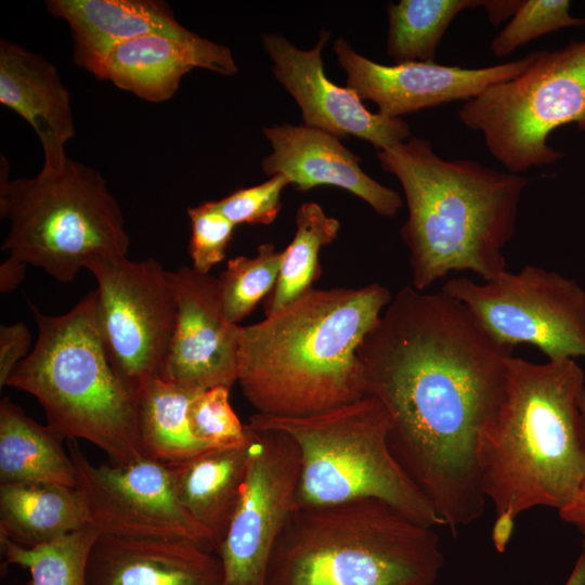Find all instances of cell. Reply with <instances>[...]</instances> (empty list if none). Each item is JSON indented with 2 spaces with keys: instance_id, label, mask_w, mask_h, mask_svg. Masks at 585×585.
Listing matches in <instances>:
<instances>
[{
  "instance_id": "obj_17",
  "label": "cell",
  "mask_w": 585,
  "mask_h": 585,
  "mask_svg": "<svg viewBox=\"0 0 585 585\" xmlns=\"http://www.w3.org/2000/svg\"><path fill=\"white\" fill-rule=\"evenodd\" d=\"M263 132L272 146L262 160L265 174H283L299 191L321 185L347 190L384 217H394L402 208L399 193L367 176L360 157L334 134L306 125H274Z\"/></svg>"
},
{
  "instance_id": "obj_39",
  "label": "cell",
  "mask_w": 585,
  "mask_h": 585,
  "mask_svg": "<svg viewBox=\"0 0 585 585\" xmlns=\"http://www.w3.org/2000/svg\"><path fill=\"white\" fill-rule=\"evenodd\" d=\"M564 585H585V540L580 555Z\"/></svg>"
},
{
  "instance_id": "obj_34",
  "label": "cell",
  "mask_w": 585,
  "mask_h": 585,
  "mask_svg": "<svg viewBox=\"0 0 585 585\" xmlns=\"http://www.w3.org/2000/svg\"><path fill=\"white\" fill-rule=\"evenodd\" d=\"M31 336L22 322L0 327V387L5 384L17 365L29 354Z\"/></svg>"
},
{
  "instance_id": "obj_19",
  "label": "cell",
  "mask_w": 585,
  "mask_h": 585,
  "mask_svg": "<svg viewBox=\"0 0 585 585\" xmlns=\"http://www.w3.org/2000/svg\"><path fill=\"white\" fill-rule=\"evenodd\" d=\"M219 557L192 542L99 535L86 585H221Z\"/></svg>"
},
{
  "instance_id": "obj_37",
  "label": "cell",
  "mask_w": 585,
  "mask_h": 585,
  "mask_svg": "<svg viewBox=\"0 0 585 585\" xmlns=\"http://www.w3.org/2000/svg\"><path fill=\"white\" fill-rule=\"evenodd\" d=\"M516 518L503 512L495 515L491 540L497 552L504 554L512 536Z\"/></svg>"
},
{
  "instance_id": "obj_10",
  "label": "cell",
  "mask_w": 585,
  "mask_h": 585,
  "mask_svg": "<svg viewBox=\"0 0 585 585\" xmlns=\"http://www.w3.org/2000/svg\"><path fill=\"white\" fill-rule=\"evenodd\" d=\"M441 290L503 344L533 346L548 361L585 358V289L572 278L526 264L489 281L455 277Z\"/></svg>"
},
{
  "instance_id": "obj_35",
  "label": "cell",
  "mask_w": 585,
  "mask_h": 585,
  "mask_svg": "<svg viewBox=\"0 0 585 585\" xmlns=\"http://www.w3.org/2000/svg\"><path fill=\"white\" fill-rule=\"evenodd\" d=\"M580 405L585 421V388L581 394ZM558 514L562 521L573 525L585 536V473L574 498Z\"/></svg>"
},
{
  "instance_id": "obj_14",
  "label": "cell",
  "mask_w": 585,
  "mask_h": 585,
  "mask_svg": "<svg viewBox=\"0 0 585 585\" xmlns=\"http://www.w3.org/2000/svg\"><path fill=\"white\" fill-rule=\"evenodd\" d=\"M177 314L159 377L193 392L237 381L240 325L224 315L218 278L192 266L168 271Z\"/></svg>"
},
{
  "instance_id": "obj_9",
  "label": "cell",
  "mask_w": 585,
  "mask_h": 585,
  "mask_svg": "<svg viewBox=\"0 0 585 585\" xmlns=\"http://www.w3.org/2000/svg\"><path fill=\"white\" fill-rule=\"evenodd\" d=\"M458 117L508 172L558 161L563 154L548 145L549 134L569 123L585 130V40L536 51L523 73L466 101Z\"/></svg>"
},
{
  "instance_id": "obj_30",
  "label": "cell",
  "mask_w": 585,
  "mask_h": 585,
  "mask_svg": "<svg viewBox=\"0 0 585 585\" xmlns=\"http://www.w3.org/2000/svg\"><path fill=\"white\" fill-rule=\"evenodd\" d=\"M569 0H522L518 11L491 41L496 56H506L546 34L585 25V18L570 14Z\"/></svg>"
},
{
  "instance_id": "obj_22",
  "label": "cell",
  "mask_w": 585,
  "mask_h": 585,
  "mask_svg": "<svg viewBox=\"0 0 585 585\" xmlns=\"http://www.w3.org/2000/svg\"><path fill=\"white\" fill-rule=\"evenodd\" d=\"M249 452L248 430L243 443L208 447L183 463L169 466L178 500L211 536L214 554L238 504Z\"/></svg>"
},
{
  "instance_id": "obj_15",
  "label": "cell",
  "mask_w": 585,
  "mask_h": 585,
  "mask_svg": "<svg viewBox=\"0 0 585 585\" xmlns=\"http://www.w3.org/2000/svg\"><path fill=\"white\" fill-rule=\"evenodd\" d=\"M334 51L347 73V87L391 118L454 101L466 102L493 84L519 76L536 56L534 51L511 62L464 68L434 62L379 64L356 53L344 38L336 40Z\"/></svg>"
},
{
  "instance_id": "obj_4",
  "label": "cell",
  "mask_w": 585,
  "mask_h": 585,
  "mask_svg": "<svg viewBox=\"0 0 585 585\" xmlns=\"http://www.w3.org/2000/svg\"><path fill=\"white\" fill-rule=\"evenodd\" d=\"M585 375L573 359L510 356L499 404L478 446L481 489L495 515L560 511L585 473Z\"/></svg>"
},
{
  "instance_id": "obj_25",
  "label": "cell",
  "mask_w": 585,
  "mask_h": 585,
  "mask_svg": "<svg viewBox=\"0 0 585 585\" xmlns=\"http://www.w3.org/2000/svg\"><path fill=\"white\" fill-rule=\"evenodd\" d=\"M197 393L160 377L136 391L139 435L146 457L173 466L210 447L193 435L188 424V407Z\"/></svg>"
},
{
  "instance_id": "obj_12",
  "label": "cell",
  "mask_w": 585,
  "mask_h": 585,
  "mask_svg": "<svg viewBox=\"0 0 585 585\" xmlns=\"http://www.w3.org/2000/svg\"><path fill=\"white\" fill-rule=\"evenodd\" d=\"M249 464L242 494L216 551L221 585H264L274 546L296 509L299 454L284 432L246 424Z\"/></svg>"
},
{
  "instance_id": "obj_27",
  "label": "cell",
  "mask_w": 585,
  "mask_h": 585,
  "mask_svg": "<svg viewBox=\"0 0 585 585\" xmlns=\"http://www.w3.org/2000/svg\"><path fill=\"white\" fill-rule=\"evenodd\" d=\"M480 0H401L388 3L387 53L394 64L434 62L452 21Z\"/></svg>"
},
{
  "instance_id": "obj_8",
  "label": "cell",
  "mask_w": 585,
  "mask_h": 585,
  "mask_svg": "<svg viewBox=\"0 0 585 585\" xmlns=\"http://www.w3.org/2000/svg\"><path fill=\"white\" fill-rule=\"evenodd\" d=\"M0 216L10 224L2 250L62 283L129 250L122 212L105 179L70 158L31 178L10 180L1 168Z\"/></svg>"
},
{
  "instance_id": "obj_2",
  "label": "cell",
  "mask_w": 585,
  "mask_h": 585,
  "mask_svg": "<svg viewBox=\"0 0 585 585\" xmlns=\"http://www.w3.org/2000/svg\"><path fill=\"white\" fill-rule=\"evenodd\" d=\"M389 289L312 288L240 326L237 382L259 414L297 417L365 395L356 352L390 303Z\"/></svg>"
},
{
  "instance_id": "obj_21",
  "label": "cell",
  "mask_w": 585,
  "mask_h": 585,
  "mask_svg": "<svg viewBox=\"0 0 585 585\" xmlns=\"http://www.w3.org/2000/svg\"><path fill=\"white\" fill-rule=\"evenodd\" d=\"M46 6L69 25L73 60L92 75L109 51L128 40L151 34L176 38L195 34L159 0H49Z\"/></svg>"
},
{
  "instance_id": "obj_38",
  "label": "cell",
  "mask_w": 585,
  "mask_h": 585,
  "mask_svg": "<svg viewBox=\"0 0 585 585\" xmlns=\"http://www.w3.org/2000/svg\"><path fill=\"white\" fill-rule=\"evenodd\" d=\"M521 3L522 0H484L481 6L484 8L490 23L497 26L512 17Z\"/></svg>"
},
{
  "instance_id": "obj_23",
  "label": "cell",
  "mask_w": 585,
  "mask_h": 585,
  "mask_svg": "<svg viewBox=\"0 0 585 585\" xmlns=\"http://www.w3.org/2000/svg\"><path fill=\"white\" fill-rule=\"evenodd\" d=\"M90 524L77 487L48 483H0V537L27 548Z\"/></svg>"
},
{
  "instance_id": "obj_13",
  "label": "cell",
  "mask_w": 585,
  "mask_h": 585,
  "mask_svg": "<svg viewBox=\"0 0 585 585\" xmlns=\"http://www.w3.org/2000/svg\"><path fill=\"white\" fill-rule=\"evenodd\" d=\"M68 453L100 535L184 540L214 552L211 536L178 500L169 466L146 456L126 465L94 464L74 441Z\"/></svg>"
},
{
  "instance_id": "obj_16",
  "label": "cell",
  "mask_w": 585,
  "mask_h": 585,
  "mask_svg": "<svg viewBox=\"0 0 585 585\" xmlns=\"http://www.w3.org/2000/svg\"><path fill=\"white\" fill-rule=\"evenodd\" d=\"M328 39L329 32L321 31L310 50L298 49L278 35H264L262 39L273 74L297 102L304 125L337 138L356 136L378 151L408 140L411 130L405 120L369 112L352 89L327 78L322 50Z\"/></svg>"
},
{
  "instance_id": "obj_28",
  "label": "cell",
  "mask_w": 585,
  "mask_h": 585,
  "mask_svg": "<svg viewBox=\"0 0 585 585\" xmlns=\"http://www.w3.org/2000/svg\"><path fill=\"white\" fill-rule=\"evenodd\" d=\"M99 535L88 524L32 548L0 537V548L5 564H18L29 571L31 585H86L89 552Z\"/></svg>"
},
{
  "instance_id": "obj_18",
  "label": "cell",
  "mask_w": 585,
  "mask_h": 585,
  "mask_svg": "<svg viewBox=\"0 0 585 585\" xmlns=\"http://www.w3.org/2000/svg\"><path fill=\"white\" fill-rule=\"evenodd\" d=\"M196 67L225 76L238 72L225 46L196 34L188 38L151 34L115 47L93 76L142 100L160 103L170 100L183 76Z\"/></svg>"
},
{
  "instance_id": "obj_3",
  "label": "cell",
  "mask_w": 585,
  "mask_h": 585,
  "mask_svg": "<svg viewBox=\"0 0 585 585\" xmlns=\"http://www.w3.org/2000/svg\"><path fill=\"white\" fill-rule=\"evenodd\" d=\"M376 156L404 192L401 237L414 288L426 290L450 273L469 271L489 281L506 270L504 249L516 231L526 177L471 159H444L417 136Z\"/></svg>"
},
{
  "instance_id": "obj_11",
  "label": "cell",
  "mask_w": 585,
  "mask_h": 585,
  "mask_svg": "<svg viewBox=\"0 0 585 585\" xmlns=\"http://www.w3.org/2000/svg\"><path fill=\"white\" fill-rule=\"evenodd\" d=\"M96 321L109 360L138 391L159 377L172 338L177 306L168 271L154 258L126 257L92 262Z\"/></svg>"
},
{
  "instance_id": "obj_36",
  "label": "cell",
  "mask_w": 585,
  "mask_h": 585,
  "mask_svg": "<svg viewBox=\"0 0 585 585\" xmlns=\"http://www.w3.org/2000/svg\"><path fill=\"white\" fill-rule=\"evenodd\" d=\"M26 263L8 257L0 265V291L8 294L15 289L24 280Z\"/></svg>"
},
{
  "instance_id": "obj_32",
  "label": "cell",
  "mask_w": 585,
  "mask_h": 585,
  "mask_svg": "<svg viewBox=\"0 0 585 585\" xmlns=\"http://www.w3.org/2000/svg\"><path fill=\"white\" fill-rule=\"evenodd\" d=\"M187 216L191 224L188 255L192 268L203 274L220 263L233 238L234 225L216 206L214 200L190 207Z\"/></svg>"
},
{
  "instance_id": "obj_20",
  "label": "cell",
  "mask_w": 585,
  "mask_h": 585,
  "mask_svg": "<svg viewBox=\"0 0 585 585\" xmlns=\"http://www.w3.org/2000/svg\"><path fill=\"white\" fill-rule=\"evenodd\" d=\"M0 103L25 119L43 151L44 169H58L76 134L70 94L56 66L15 42L0 40Z\"/></svg>"
},
{
  "instance_id": "obj_24",
  "label": "cell",
  "mask_w": 585,
  "mask_h": 585,
  "mask_svg": "<svg viewBox=\"0 0 585 585\" xmlns=\"http://www.w3.org/2000/svg\"><path fill=\"white\" fill-rule=\"evenodd\" d=\"M65 438L40 425L8 396L0 401V483H48L77 487Z\"/></svg>"
},
{
  "instance_id": "obj_26",
  "label": "cell",
  "mask_w": 585,
  "mask_h": 585,
  "mask_svg": "<svg viewBox=\"0 0 585 585\" xmlns=\"http://www.w3.org/2000/svg\"><path fill=\"white\" fill-rule=\"evenodd\" d=\"M339 230L340 222L327 216L318 204L309 202L299 206L296 233L283 250L276 284L264 303L265 315L275 313L313 288L321 273L320 251L337 238Z\"/></svg>"
},
{
  "instance_id": "obj_7",
  "label": "cell",
  "mask_w": 585,
  "mask_h": 585,
  "mask_svg": "<svg viewBox=\"0 0 585 585\" xmlns=\"http://www.w3.org/2000/svg\"><path fill=\"white\" fill-rule=\"evenodd\" d=\"M248 424L282 431L296 444L300 465L296 507L378 499L421 525H444L394 458L388 416L375 398L364 395L306 416L255 413Z\"/></svg>"
},
{
  "instance_id": "obj_5",
  "label": "cell",
  "mask_w": 585,
  "mask_h": 585,
  "mask_svg": "<svg viewBox=\"0 0 585 585\" xmlns=\"http://www.w3.org/2000/svg\"><path fill=\"white\" fill-rule=\"evenodd\" d=\"M440 537L378 499L296 507L264 585H433Z\"/></svg>"
},
{
  "instance_id": "obj_6",
  "label": "cell",
  "mask_w": 585,
  "mask_h": 585,
  "mask_svg": "<svg viewBox=\"0 0 585 585\" xmlns=\"http://www.w3.org/2000/svg\"><path fill=\"white\" fill-rule=\"evenodd\" d=\"M96 289L68 312L49 315L29 303L38 337L5 387L41 404L47 425L65 439L88 441L113 465L144 457L136 392L114 368L96 321Z\"/></svg>"
},
{
  "instance_id": "obj_1",
  "label": "cell",
  "mask_w": 585,
  "mask_h": 585,
  "mask_svg": "<svg viewBox=\"0 0 585 585\" xmlns=\"http://www.w3.org/2000/svg\"><path fill=\"white\" fill-rule=\"evenodd\" d=\"M514 348L442 290L400 289L356 352L389 447L456 534L483 514L478 446L503 395Z\"/></svg>"
},
{
  "instance_id": "obj_29",
  "label": "cell",
  "mask_w": 585,
  "mask_h": 585,
  "mask_svg": "<svg viewBox=\"0 0 585 585\" xmlns=\"http://www.w3.org/2000/svg\"><path fill=\"white\" fill-rule=\"evenodd\" d=\"M283 250L261 244L255 256H238L227 261L218 278L220 301L225 317L238 324L272 292L280 273Z\"/></svg>"
},
{
  "instance_id": "obj_31",
  "label": "cell",
  "mask_w": 585,
  "mask_h": 585,
  "mask_svg": "<svg viewBox=\"0 0 585 585\" xmlns=\"http://www.w3.org/2000/svg\"><path fill=\"white\" fill-rule=\"evenodd\" d=\"M230 390L216 387L198 392L188 407L193 435L207 446L235 445L246 441L248 430L230 403Z\"/></svg>"
},
{
  "instance_id": "obj_33",
  "label": "cell",
  "mask_w": 585,
  "mask_h": 585,
  "mask_svg": "<svg viewBox=\"0 0 585 585\" xmlns=\"http://www.w3.org/2000/svg\"><path fill=\"white\" fill-rule=\"evenodd\" d=\"M288 184L286 177L274 174L263 183L237 188L214 204L234 225L271 224L282 208V192Z\"/></svg>"
}]
</instances>
